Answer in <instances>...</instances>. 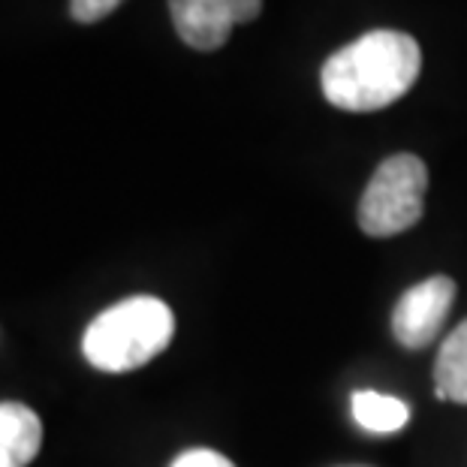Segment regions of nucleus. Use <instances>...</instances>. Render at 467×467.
I'll use <instances>...</instances> for the list:
<instances>
[{"label":"nucleus","mask_w":467,"mask_h":467,"mask_svg":"<svg viewBox=\"0 0 467 467\" xmlns=\"http://www.w3.org/2000/svg\"><path fill=\"white\" fill-rule=\"evenodd\" d=\"M172 467H235V464L214 450H187L172 462Z\"/></svg>","instance_id":"10"},{"label":"nucleus","mask_w":467,"mask_h":467,"mask_svg":"<svg viewBox=\"0 0 467 467\" xmlns=\"http://www.w3.org/2000/svg\"><path fill=\"white\" fill-rule=\"evenodd\" d=\"M260 9L263 0H169V16L178 36L200 52L221 48L233 27L254 22Z\"/></svg>","instance_id":"4"},{"label":"nucleus","mask_w":467,"mask_h":467,"mask_svg":"<svg viewBox=\"0 0 467 467\" xmlns=\"http://www.w3.org/2000/svg\"><path fill=\"white\" fill-rule=\"evenodd\" d=\"M422 52L410 34L371 31L323 64L320 85L335 109L344 112H377L392 106L420 78Z\"/></svg>","instance_id":"1"},{"label":"nucleus","mask_w":467,"mask_h":467,"mask_svg":"<svg viewBox=\"0 0 467 467\" xmlns=\"http://www.w3.org/2000/svg\"><path fill=\"white\" fill-rule=\"evenodd\" d=\"M172 335V307L154 296H130L94 317L82 337V353L97 371L124 374L157 359Z\"/></svg>","instance_id":"2"},{"label":"nucleus","mask_w":467,"mask_h":467,"mask_svg":"<svg viewBox=\"0 0 467 467\" xmlns=\"http://www.w3.org/2000/svg\"><path fill=\"white\" fill-rule=\"evenodd\" d=\"M43 446V422L27 404H0V467H27Z\"/></svg>","instance_id":"6"},{"label":"nucleus","mask_w":467,"mask_h":467,"mask_svg":"<svg viewBox=\"0 0 467 467\" xmlns=\"http://www.w3.org/2000/svg\"><path fill=\"white\" fill-rule=\"evenodd\" d=\"M353 420L371 434H395L410 420V407L401 399L383 392H356L353 395Z\"/></svg>","instance_id":"8"},{"label":"nucleus","mask_w":467,"mask_h":467,"mask_svg":"<svg viewBox=\"0 0 467 467\" xmlns=\"http://www.w3.org/2000/svg\"><path fill=\"white\" fill-rule=\"evenodd\" d=\"M429 166L416 154H392L377 166L359 202V226L365 235L389 238L420 221L425 212Z\"/></svg>","instance_id":"3"},{"label":"nucleus","mask_w":467,"mask_h":467,"mask_svg":"<svg viewBox=\"0 0 467 467\" xmlns=\"http://www.w3.org/2000/svg\"><path fill=\"white\" fill-rule=\"evenodd\" d=\"M434 389L437 399L467 404V320L455 326L437 350Z\"/></svg>","instance_id":"7"},{"label":"nucleus","mask_w":467,"mask_h":467,"mask_svg":"<svg viewBox=\"0 0 467 467\" xmlns=\"http://www.w3.org/2000/svg\"><path fill=\"white\" fill-rule=\"evenodd\" d=\"M118 6H121V0H69V16L82 25H91L115 13Z\"/></svg>","instance_id":"9"},{"label":"nucleus","mask_w":467,"mask_h":467,"mask_svg":"<svg viewBox=\"0 0 467 467\" xmlns=\"http://www.w3.org/2000/svg\"><path fill=\"white\" fill-rule=\"evenodd\" d=\"M455 299V281L446 275H434L429 281L410 286L392 311V335L407 350L429 347L441 335L450 307Z\"/></svg>","instance_id":"5"}]
</instances>
